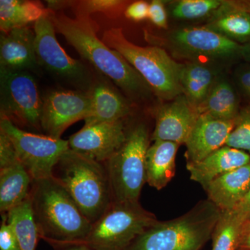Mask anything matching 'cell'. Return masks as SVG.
I'll list each match as a JSON object with an SVG mask.
<instances>
[{
  "mask_svg": "<svg viewBox=\"0 0 250 250\" xmlns=\"http://www.w3.org/2000/svg\"><path fill=\"white\" fill-rule=\"evenodd\" d=\"M56 31L62 34L81 57L108 77L131 98L149 96V85L119 52L110 48L97 36L98 24L90 17H68L51 10Z\"/></svg>",
  "mask_w": 250,
  "mask_h": 250,
  "instance_id": "cell-1",
  "label": "cell"
},
{
  "mask_svg": "<svg viewBox=\"0 0 250 250\" xmlns=\"http://www.w3.org/2000/svg\"><path fill=\"white\" fill-rule=\"evenodd\" d=\"M29 197L41 238L52 246L84 243L93 224L53 177L34 180Z\"/></svg>",
  "mask_w": 250,
  "mask_h": 250,
  "instance_id": "cell-2",
  "label": "cell"
},
{
  "mask_svg": "<svg viewBox=\"0 0 250 250\" xmlns=\"http://www.w3.org/2000/svg\"><path fill=\"white\" fill-rule=\"evenodd\" d=\"M52 177L67 190L92 224L101 218L113 202L105 164L70 148L54 166Z\"/></svg>",
  "mask_w": 250,
  "mask_h": 250,
  "instance_id": "cell-3",
  "label": "cell"
},
{
  "mask_svg": "<svg viewBox=\"0 0 250 250\" xmlns=\"http://www.w3.org/2000/svg\"><path fill=\"white\" fill-rule=\"evenodd\" d=\"M220 213L214 204L202 200L179 218L159 220L126 250H200L211 238Z\"/></svg>",
  "mask_w": 250,
  "mask_h": 250,
  "instance_id": "cell-4",
  "label": "cell"
},
{
  "mask_svg": "<svg viewBox=\"0 0 250 250\" xmlns=\"http://www.w3.org/2000/svg\"><path fill=\"white\" fill-rule=\"evenodd\" d=\"M102 40L129 62L159 98L171 101L183 94L180 83L183 64L171 58L165 49L135 45L125 37L121 28L105 31Z\"/></svg>",
  "mask_w": 250,
  "mask_h": 250,
  "instance_id": "cell-5",
  "label": "cell"
},
{
  "mask_svg": "<svg viewBox=\"0 0 250 250\" xmlns=\"http://www.w3.org/2000/svg\"><path fill=\"white\" fill-rule=\"evenodd\" d=\"M152 140L144 123L126 128L123 145L106 163L113 202H137L146 183V156Z\"/></svg>",
  "mask_w": 250,
  "mask_h": 250,
  "instance_id": "cell-6",
  "label": "cell"
},
{
  "mask_svg": "<svg viewBox=\"0 0 250 250\" xmlns=\"http://www.w3.org/2000/svg\"><path fill=\"white\" fill-rule=\"evenodd\" d=\"M159 220L137 202H113L84 241L95 250H126Z\"/></svg>",
  "mask_w": 250,
  "mask_h": 250,
  "instance_id": "cell-7",
  "label": "cell"
},
{
  "mask_svg": "<svg viewBox=\"0 0 250 250\" xmlns=\"http://www.w3.org/2000/svg\"><path fill=\"white\" fill-rule=\"evenodd\" d=\"M0 131L12 143L18 159L34 180L52 177L54 166L70 148L68 141L27 132L4 116Z\"/></svg>",
  "mask_w": 250,
  "mask_h": 250,
  "instance_id": "cell-8",
  "label": "cell"
},
{
  "mask_svg": "<svg viewBox=\"0 0 250 250\" xmlns=\"http://www.w3.org/2000/svg\"><path fill=\"white\" fill-rule=\"evenodd\" d=\"M49 14L34 23L39 66L79 90L90 91L93 85L90 72L82 62L70 57L59 44Z\"/></svg>",
  "mask_w": 250,
  "mask_h": 250,
  "instance_id": "cell-9",
  "label": "cell"
},
{
  "mask_svg": "<svg viewBox=\"0 0 250 250\" xmlns=\"http://www.w3.org/2000/svg\"><path fill=\"white\" fill-rule=\"evenodd\" d=\"M42 106V98L30 72L0 68L1 116L41 129Z\"/></svg>",
  "mask_w": 250,
  "mask_h": 250,
  "instance_id": "cell-10",
  "label": "cell"
},
{
  "mask_svg": "<svg viewBox=\"0 0 250 250\" xmlns=\"http://www.w3.org/2000/svg\"><path fill=\"white\" fill-rule=\"evenodd\" d=\"M167 45L174 55L196 62H226L241 55L243 46L207 27L175 29L167 36Z\"/></svg>",
  "mask_w": 250,
  "mask_h": 250,
  "instance_id": "cell-11",
  "label": "cell"
},
{
  "mask_svg": "<svg viewBox=\"0 0 250 250\" xmlns=\"http://www.w3.org/2000/svg\"><path fill=\"white\" fill-rule=\"evenodd\" d=\"M90 92L82 90H54L42 98L41 129L45 136L60 139L74 123L83 120L91 110Z\"/></svg>",
  "mask_w": 250,
  "mask_h": 250,
  "instance_id": "cell-12",
  "label": "cell"
},
{
  "mask_svg": "<svg viewBox=\"0 0 250 250\" xmlns=\"http://www.w3.org/2000/svg\"><path fill=\"white\" fill-rule=\"evenodd\" d=\"M124 121L84 125L68 140L69 147L102 164L121 147L126 136Z\"/></svg>",
  "mask_w": 250,
  "mask_h": 250,
  "instance_id": "cell-13",
  "label": "cell"
},
{
  "mask_svg": "<svg viewBox=\"0 0 250 250\" xmlns=\"http://www.w3.org/2000/svg\"><path fill=\"white\" fill-rule=\"evenodd\" d=\"M200 116L184 94L179 95L158 110L152 141L186 145Z\"/></svg>",
  "mask_w": 250,
  "mask_h": 250,
  "instance_id": "cell-14",
  "label": "cell"
},
{
  "mask_svg": "<svg viewBox=\"0 0 250 250\" xmlns=\"http://www.w3.org/2000/svg\"><path fill=\"white\" fill-rule=\"evenodd\" d=\"M236 119L223 121L205 113L199 116L186 146L187 164L202 160L226 145Z\"/></svg>",
  "mask_w": 250,
  "mask_h": 250,
  "instance_id": "cell-15",
  "label": "cell"
},
{
  "mask_svg": "<svg viewBox=\"0 0 250 250\" xmlns=\"http://www.w3.org/2000/svg\"><path fill=\"white\" fill-rule=\"evenodd\" d=\"M35 33L29 27L3 32L0 37V68L30 71L39 68Z\"/></svg>",
  "mask_w": 250,
  "mask_h": 250,
  "instance_id": "cell-16",
  "label": "cell"
},
{
  "mask_svg": "<svg viewBox=\"0 0 250 250\" xmlns=\"http://www.w3.org/2000/svg\"><path fill=\"white\" fill-rule=\"evenodd\" d=\"M250 164V155L245 151L224 146L200 161L187 164L190 179L207 188L217 177Z\"/></svg>",
  "mask_w": 250,
  "mask_h": 250,
  "instance_id": "cell-17",
  "label": "cell"
},
{
  "mask_svg": "<svg viewBox=\"0 0 250 250\" xmlns=\"http://www.w3.org/2000/svg\"><path fill=\"white\" fill-rule=\"evenodd\" d=\"M250 188V164L217 177L205 189L208 200L220 210H232Z\"/></svg>",
  "mask_w": 250,
  "mask_h": 250,
  "instance_id": "cell-18",
  "label": "cell"
},
{
  "mask_svg": "<svg viewBox=\"0 0 250 250\" xmlns=\"http://www.w3.org/2000/svg\"><path fill=\"white\" fill-rule=\"evenodd\" d=\"M91 110L84 125L124 121L129 115L127 101L113 87L103 82L95 83L90 90Z\"/></svg>",
  "mask_w": 250,
  "mask_h": 250,
  "instance_id": "cell-19",
  "label": "cell"
},
{
  "mask_svg": "<svg viewBox=\"0 0 250 250\" xmlns=\"http://www.w3.org/2000/svg\"><path fill=\"white\" fill-rule=\"evenodd\" d=\"M34 179L21 161L0 168V211L7 213L30 196Z\"/></svg>",
  "mask_w": 250,
  "mask_h": 250,
  "instance_id": "cell-20",
  "label": "cell"
},
{
  "mask_svg": "<svg viewBox=\"0 0 250 250\" xmlns=\"http://www.w3.org/2000/svg\"><path fill=\"white\" fill-rule=\"evenodd\" d=\"M180 145L166 141H155L146 156V182L161 190L174 177L176 156Z\"/></svg>",
  "mask_w": 250,
  "mask_h": 250,
  "instance_id": "cell-21",
  "label": "cell"
},
{
  "mask_svg": "<svg viewBox=\"0 0 250 250\" xmlns=\"http://www.w3.org/2000/svg\"><path fill=\"white\" fill-rule=\"evenodd\" d=\"M205 27L237 43L246 42L250 40V10L225 1Z\"/></svg>",
  "mask_w": 250,
  "mask_h": 250,
  "instance_id": "cell-22",
  "label": "cell"
},
{
  "mask_svg": "<svg viewBox=\"0 0 250 250\" xmlns=\"http://www.w3.org/2000/svg\"><path fill=\"white\" fill-rule=\"evenodd\" d=\"M214 69L198 62L182 65L180 83L183 94L198 109L209 93L219 76Z\"/></svg>",
  "mask_w": 250,
  "mask_h": 250,
  "instance_id": "cell-23",
  "label": "cell"
},
{
  "mask_svg": "<svg viewBox=\"0 0 250 250\" xmlns=\"http://www.w3.org/2000/svg\"><path fill=\"white\" fill-rule=\"evenodd\" d=\"M198 111L223 121L236 120L240 113L239 102L229 82L219 77Z\"/></svg>",
  "mask_w": 250,
  "mask_h": 250,
  "instance_id": "cell-24",
  "label": "cell"
},
{
  "mask_svg": "<svg viewBox=\"0 0 250 250\" xmlns=\"http://www.w3.org/2000/svg\"><path fill=\"white\" fill-rule=\"evenodd\" d=\"M50 12L40 1L1 0L0 29L2 32H8L16 28L27 27Z\"/></svg>",
  "mask_w": 250,
  "mask_h": 250,
  "instance_id": "cell-25",
  "label": "cell"
},
{
  "mask_svg": "<svg viewBox=\"0 0 250 250\" xmlns=\"http://www.w3.org/2000/svg\"><path fill=\"white\" fill-rule=\"evenodd\" d=\"M6 216L18 237L21 250H36L41 237L33 216L30 197L8 212Z\"/></svg>",
  "mask_w": 250,
  "mask_h": 250,
  "instance_id": "cell-26",
  "label": "cell"
},
{
  "mask_svg": "<svg viewBox=\"0 0 250 250\" xmlns=\"http://www.w3.org/2000/svg\"><path fill=\"white\" fill-rule=\"evenodd\" d=\"M244 223L233 210H221L212 233L211 250H236Z\"/></svg>",
  "mask_w": 250,
  "mask_h": 250,
  "instance_id": "cell-27",
  "label": "cell"
},
{
  "mask_svg": "<svg viewBox=\"0 0 250 250\" xmlns=\"http://www.w3.org/2000/svg\"><path fill=\"white\" fill-rule=\"evenodd\" d=\"M48 9L56 10L72 8L76 16L90 17V15L101 13L109 18H116L121 15L126 1L121 0H81V1H47Z\"/></svg>",
  "mask_w": 250,
  "mask_h": 250,
  "instance_id": "cell-28",
  "label": "cell"
},
{
  "mask_svg": "<svg viewBox=\"0 0 250 250\" xmlns=\"http://www.w3.org/2000/svg\"><path fill=\"white\" fill-rule=\"evenodd\" d=\"M220 0H181L171 8V16L182 21H194L213 16L224 4Z\"/></svg>",
  "mask_w": 250,
  "mask_h": 250,
  "instance_id": "cell-29",
  "label": "cell"
},
{
  "mask_svg": "<svg viewBox=\"0 0 250 250\" xmlns=\"http://www.w3.org/2000/svg\"><path fill=\"white\" fill-rule=\"evenodd\" d=\"M225 146L247 151L250 154V108L240 112L236 125Z\"/></svg>",
  "mask_w": 250,
  "mask_h": 250,
  "instance_id": "cell-30",
  "label": "cell"
},
{
  "mask_svg": "<svg viewBox=\"0 0 250 250\" xmlns=\"http://www.w3.org/2000/svg\"><path fill=\"white\" fill-rule=\"evenodd\" d=\"M0 228V250H21L18 237L7 220L6 213L1 214Z\"/></svg>",
  "mask_w": 250,
  "mask_h": 250,
  "instance_id": "cell-31",
  "label": "cell"
},
{
  "mask_svg": "<svg viewBox=\"0 0 250 250\" xmlns=\"http://www.w3.org/2000/svg\"><path fill=\"white\" fill-rule=\"evenodd\" d=\"M148 18L158 27L166 29L167 27V16L165 5L160 0H154L149 4Z\"/></svg>",
  "mask_w": 250,
  "mask_h": 250,
  "instance_id": "cell-32",
  "label": "cell"
},
{
  "mask_svg": "<svg viewBox=\"0 0 250 250\" xmlns=\"http://www.w3.org/2000/svg\"><path fill=\"white\" fill-rule=\"evenodd\" d=\"M149 6L147 1H137L129 4L125 11V15L130 20L139 22L148 18Z\"/></svg>",
  "mask_w": 250,
  "mask_h": 250,
  "instance_id": "cell-33",
  "label": "cell"
},
{
  "mask_svg": "<svg viewBox=\"0 0 250 250\" xmlns=\"http://www.w3.org/2000/svg\"><path fill=\"white\" fill-rule=\"evenodd\" d=\"M235 77L240 89L250 100V65L237 69Z\"/></svg>",
  "mask_w": 250,
  "mask_h": 250,
  "instance_id": "cell-34",
  "label": "cell"
},
{
  "mask_svg": "<svg viewBox=\"0 0 250 250\" xmlns=\"http://www.w3.org/2000/svg\"><path fill=\"white\" fill-rule=\"evenodd\" d=\"M232 210L245 222L250 220V188L244 198Z\"/></svg>",
  "mask_w": 250,
  "mask_h": 250,
  "instance_id": "cell-35",
  "label": "cell"
},
{
  "mask_svg": "<svg viewBox=\"0 0 250 250\" xmlns=\"http://www.w3.org/2000/svg\"><path fill=\"white\" fill-rule=\"evenodd\" d=\"M236 250H250V220H247L243 224Z\"/></svg>",
  "mask_w": 250,
  "mask_h": 250,
  "instance_id": "cell-36",
  "label": "cell"
},
{
  "mask_svg": "<svg viewBox=\"0 0 250 250\" xmlns=\"http://www.w3.org/2000/svg\"><path fill=\"white\" fill-rule=\"evenodd\" d=\"M54 250H95L84 243H70V244L56 245Z\"/></svg>",
  "mask_w": 250,
  "mask_h": 250,
  "instance_id": "cell-37",
  "label": "cell"
},
{
  "mask_svg": "<svg viewBox=\"0 0 250 250\" xmlns=\"http://www.w3.org/2000/svg\"><path fill=\"white\" fill-rule=\"evenodd\" d=\"M241 55L247 60L250 61V44L243 46Z\"/></svg>",
  "mask_w": 250,
  "mask_h": 250,
  "instance_id": "cell-38",
  "label": "cell"
}]
</instances>
